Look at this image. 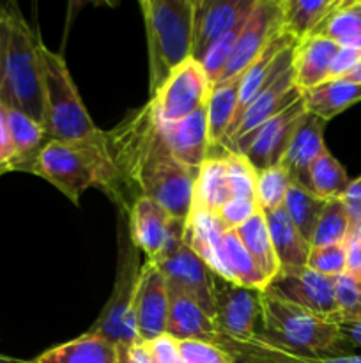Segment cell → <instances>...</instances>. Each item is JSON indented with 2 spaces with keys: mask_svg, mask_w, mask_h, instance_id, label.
<instances>
[{
  "mask_svg": "<svg viewBox=\"0 0 361 363\" xmlns=\"http://www.w3.org/2000/svg\"><path fill=\"white\" fill-rule=\"evenodd\" d=\"M105 142L117 172L115 204L120 211H130L138 197H149L172 218L186 222L197 172L173 158L151 99L105 131Z\"/></svg>",
  "mask_w": 361,
  "mask_h": 363,
  "instance_id": "obj_1",
  "label": "cell"
},
{
  "mask_svg": "<svg viewBox=\"0 0 361 363\" xmlns=\"http://www.w3.org/2000/svg\"><path fill=\"white\" fill-rule=\"evenodd\" d=\"M30 174L52 183L76 206L88 188H99L115 202L117 172L101 130L80 140H50L32 163Z\"/></svg>",
  "mask_w": 361,
  "mask_h": 363,
  "instance_id": "obj_2",
  "label": "cell"
},
{
  "mask_svg": "<svg viewBox=\"0 0 361 363\" xmlns=\"http://www.w3.org/2000/svg\"><path fill=\"white\" fill-rule=\"evenodd\" d=\"M260 335L275 346L306 357H338L353 353V347L342 335V323L292 303L273 287L260 291Z\"/></svg>",
  "mask_w": 361,
  "mask_h": 363,
  "instance_id": "obj_3",
  "label": "cell"
},
{
  "mask_svg": "<svg viewBox=\"0 0 361 363\" xmlns=\"http://www.w3.org/2000/svg\"><path fill=\"white\" fill-rule=\"evenodd\" d=\"M149 50V91L158 92L173 69L191 59L195 0H142Z\"/></svg>",
  "mask_w": 361,
  "mask_h": 363,
  "instance_id": "obj_4",
  "label": "cell"
},
{
  "mask_svg": "<svg viewBox=\"0 0 361 363\" xmlns=\"http://www.w3.org/2000/svg\"><path fill=\"white\" fill-rule=\"evenodd\" d=\"M11 34L7 46L0 103L20 110L42 124V74L39 60V38L25 20L16 4H9Z\"/></svg>",
  "mask_w": 361,
  "mask_h": 363,
  "instance_id": "obj_5",
  "label": "cell"
},
{
  "mask_svg": "<svg viewBox=\"0 0 361 363\" xmlns=\"http://www.w3.org/2000/svg\"><path fill=\"white\" fill-rule=\"evenodd\" d=\"M39 60L42 74V126L50 140H80L98 133L99 128L92 123L60 53L39 41Z\"/></svg>",
  "mask_w": 361,
  "mask_h": 363,
  "instance_id": "obj_6",
  "label": "cell"
},
{
  "mask_svg": "<svg viewBox=\"0 0 361 363\" xmlns=\"http://www.w3.org/2000/svg\"><path fill=\"white\" fill-rule=\"evenodd\" d=\"M142 252L131 243L127 230L124 233L122 222L119 223V262L113 291L106 301L99 318L91 326L88 333L103 337L115 344L120 351L138 344L137 328H134L133 303L137 293L138 277L142 269Z\"/></svg>",
  "mask_w": 361,
  "mask_h": 363,
  "instance_id": "obj_7",
  "label": "cell"
},
{
  "mask_svg": "<svg viewBox=\"0 0 361 363\" xmlns=\"http://www.w3.org/2000/svg\"><path fill=\"white\" fill-rule=\"evenodd\" d=\"M209 91L211 84L205 77L204 67L195 59H188L172 71L158 92L151 96V101L161 123H177L204 108Z\"/></svg>",
  "mask_w": 361,
  "mask_h": 363,
  "instance_id": "obj_8",
  "label": "cell"
},
{
  "mask_svg": "<svg viewBox=\"0 0 361 363\" xmlns=\"http://www.w3.org/2000/svg\"><path fill=\"white\" fill-rule=\"evenodd\" d=\"M303 112L304 105L303 96H301L299 99L285 106L282 112L265 121L257 130H253L246 137L241 138L239 142H236L232 147H229V151H236L246 156L258 172L269 169V167L278 165L282 162L283 155H285L290 137L296 130L297 119L303 116Z\"/></svg>",
  "mask_w": 361,
  "mask_h": 363,
  "instance_id": "obj_9",
  "label": "cell"
},
{
  "mask_svg": "<svg viewBox=\"0 0 361 363\" xmlns=\"http://www.w3.org/2000/svg\"><path fill=\"white\" fill-rule=\"evenodd\" d=\"M214 323L219 332L232 340H248L260 333V291L214 279Z\"/></svg>",
  "mask_w": 361,
  "mask_h": 363,
  "instance_id": "obj_10",
  "label": "cell"
},
{
  "mask_svg": "<svg viewBox=\"0 0 361 363\" xmlns=\"http://www.w3.org/2000/svg\"><path fill=\"white\" fill-rule=\"evenodd\" d=\"M151 262V261H149ZM152 264L158 266L170 287L190 296L200 308L214 319V279L216 275L188 245H180Z\"/></svg>",
  "mask_w": 361,
  "mask_h": 363,
  "instance_id": "obj_11",
  "label": "cell"
},
{
  "mask_svg": "<svg viewBox=\"0 0 361 363\" xmlns=\"http://www.w3.org/2000/svg\"><path fill=\"white\" fill-rule=\"evenodd\" d=\"M280 32H282L280 0H257L218 82L241 77L248 66L264 52L268 43Z\"/></svg>",
  "mask_w": 361,
  "mask_h": 363,
  "instance_id": "obj_12",
  "label": "cell"
},
{
  "mask_svg": "<svg viewBox=\"0 0 361 363\" xmlns=\"http://www.w3.org/2000/svg\"><path fill=\"white\" fill-rule=\"evenodd\" d=\"M168 282L158 266L145 261L138 277L134 293V328L140 342H151L166 333L168 319Z\"/></svg>",
  "mask_w": 361,
  "mask_h": 363,
  "instance_id": "obj_13",
  "label": "cell"
},
{
  "mask_svg": "<svg viewBox=\"0 0 361 363\" xmlns=\"http://www.w3.org/2000/svg\"><path fill=\"white\" fill-rule=\"evenodd\" d=\"M255 4L257 0H195L191 59L198 62L219 38L248 20Z\"/></svg>",
  "mask_w": 361,
  "mask_h": 363,
  "instance_id": "obj_14",
  "label": "cell"
},
{
  "mask_svg": "<svg viewBox=\"0 0 361 363\" xmlns=\"http://www.w3.org/2000/svg\"><path fill=\"white\" fill-rule=\"evenodd\" d=\"M269 287L278 291L292 303L340 323L333 277H326L310 268H301L278 273Z\"/></svg>",
  "mask_w": 361,
  "mask_h": 363,
  "instance_id": "obj_15",
  "label": "cell"
},
{
  "mask_svg": "<svg viewBox=\"0 0 361 363\" xmlns=\"http://www.w3.org/2000/svg\"><path fill=\"white\" fill-rule=\"evenodd\" d=\"M326 121L314 113L303 112L297 119L296 130L290 137L287 151L280 165L289 174L290 184L310 190V167L315 160L328 151L324 144Z\"/></svg>",
  "mask_w": 361,
  "mask_h": 363,
  "instance_id": "obj_16",
  "label": "cell"
},
{
  "mask_svg": "<svg viewBox=\"0 0 361 363\" xmlns=\"http://www.w3.org/2000/svg\"><path fill=\"white\" fill-rule=\"evenodd\" d=\"M301 96H303V92L296 87V84H294L292 67H289V69L283 71L273 84H269L268 87L250 103V106L244 110L243 116H241L239 119H237V123L229 130L222 147H232L236 142H239L241 138L246 137L248 133L257 130V128L262 126L265 121L271 119V117L276 116L278 112H282L285 106H289L290 103L299 99Z\"/></svg>",
  "mask_w": 361,
  "mask_h": 363,
  "instance_id": "obj_17",
  "label": "cell"
},
{
  "mask_svg": "<svg viewBox=\"0 0 361 363\" xmlns=\"http://www.w3.org/2000/svg\"><path fill=\"white\" fill-rule=\"evenodd\" d=\"M227 229L218 215L202 206L191 204V211L184 225V245L191 248L216 277L229 280L223 255V236Z\"/></svg>",
  "mask_w": 361,
  "mask_h": 363,
  "instance_id": "obj_18",
  "label": "cell"
},
{
  "mask_svg": "<svg viewBox=\"0 0 361 363\" xmlns=\"http://www.w3.org/2000/svg\"><path fill=\"white\" fill-rule=\"evenodd\" d=\"M172 216L156 201L138 197L127 211V234L145 259L154 262L163 254Z\"/></svg>",
  "mask_w": 361,
  "mask_h": 363,
  "instance_id": "obj_19",
  "label": "cell"
},
{
  "mask_svg": "<svg viewBox=\"0 0 361 363\" xmlns=\"http://www.w3.org/2000/svg\"><path fill=\"white\" fill-rule=\"evenodd\" d=\"M161 130L173 158L197 172L202 163L207 160L211 149L205 106L177 123H161Z\"/></svg>",
  "mask_w": 361,
  "mask_h": 363,
  "instance_id": "obj_20",
  "label": "cell"
},
{
  "mask_svg": "<svg viewBox=\"0 0 361 363\" xmlns=\"http://www.w3.org/2000/svg\"><path fill=\"white\" fill-rule=\"evenodd\" d=\"M168 294L166 335L173 337L176 340H202L218 346L222 340V332L214 319L176 287L168 286Z\"/></svg>",
  "mask_w": 361,
  "mask_h": 363,
  "instance_id": "obj_21",
  "label": "cell"
},
{
  "mask_svg": "<svg viewBox=\"0 0 361 363\" xmlns=\"http://www.w3.org/2000/svg\"><path fill=\"white\" fill-rule=\"evenodd\" d=\"M338 50V43L321 35H310L297 41L294 45L290 64L296 87L301 92H306L328 80L329 67Z\"/></svg>",
  "mask_w": 361,
  "mask_h": 363,
  "instance_id": "obj_22",
  "label": "cell"
},
{
  "mask_svg": "<svg viewBox=\"0 0 361 363\" xmlns=\"http://www.w3.org/2000/svg\"><path fill=\"white\" fill-rule=\"evenodd\" d=\"M222 347L229 351L236 363H361V354H338V357H306L282 350L257 333L248 340H232L225 337Z\"/></svg>",
  "mask_w": 361,
  "mask_h": 363,
  "instance_id": "obj_23",
  "label": "cell"
},
{
  "mask_svg": "<svg viewBox=\"0 0 361 363\" xmlns=\"http://www.w3.org/2000/svg\"><path fill=\"white\" fill-rule=\"evenodd\" d=\"M262 213L268 222L269 236H271L273 248H275V255L280 264V273L306 268L311 247L289 218L285 209L278 208L275 211Z\"/></svg>",
  "mask_w": 361,
  "mask_h": 363,
  "instance_id": "obj_24",
  "label": "cell"
},
{
  "mask_svg": "<svg viewBox=\"0 0 361 363\" xmlns=\"http://www.w3.org/2000/svg\"><path fill=\"white\" fill-rule=\"evenodd\" d=\"M6 119L7 133L14 151V172H30L34 160L50 142L48 133L41 123L20 110L7 108Z\"/></svg>",
  "mask_w": 361,
  "mask_h": 363,
  "instance_id": "obj_25",
  "label": "cell"
},
{
  "mask_svg": "<svg viewBox=\"0 0 361 363\" xmlns=\"http://www.w3.org/2000/svg\"><path fill=\"white\" fill-rule=\"evenodd\" d=\"M35 363H120V350L110 340L85 333L66 344L45 351Z\"/></svg>",
  "mask_w": 361,
  "mask_h": 363,
  "instance_id": "obj_26",
  "label": "cell"
},
{
  "mask_svg": "<svg viewBox=\"0 0 361 363\" xmlns=\"http://www.w3.org/2000/svg\"><path fill=\"white\" fill-rule=\"evenodd\" d=\"M360 101L361 84H354L347 78L326 80L317 87L303 92L304 112L314 113L326 123Z\"/></svg>",
  "mask_w": 361,
  "mask_h": 363,
  "instance_id": "obj_27",
  "label": "cell"
},
{
  "mask_svg": "<svg viewBox=\"0 0 361 363\" xmlns=\"http://www.w3.org/2000/svg\"><path fill=\"white\" fill-rule=\"evenodd\" d=\"M340 4L342 0H280L282 32L294 43L303 41Z\"/></svg>",
  "mask_w": 361,
  "mask_h": 363,
  "instance_id": "obj_28",
  "label": "cell"
},
{
  "mask_svg": "<svg viewBox=\"0 0 361 363\" xmlns=\"http://www.w3.org/2000/svg\"><path fill=\"white\" fill-rule=\"evenodd\" d=\"M243 77V74H241ZM241 77L230 78V80L218 82V84L211 85L209 91L207 103H205V113H207V133H209V144L212 145H223L229 131L230 124H232L234 116H236L237 108V98H239V85Z\"/></svg>",
  "mask_w": 361,
  "mask_h": 363,
  "instance_id": "obj_29",
  "label": "cell"
},
{
  "mask_svg": "<svg viewBox=\"0 0 361 363\" xmlns=\"http://www.w3.org/2000/svg\"><path fill=\"white\" fill-rule=\"evenodd\" d=\"M232 199L225 160L222 156H207L195 176L193 204L202 206L218 215L219 209Z\"/></svg>",
  "mask_w": 361,
  "mask_h": 363,
  "instance_id": "obj_30",
  "label": "cell"
},
{
  "mask_svg": "<svg viewBox=\"0 0 361 363\" xmlns=\"http://www.w3.org/2000/svg\"><path fill=\"white\" fill-rule=\"evenodd\" d=\"M236 233L239 236V240L243 241L246 252L251 255L255 264L260 268V272L264 273L265 279L269 280V286H271V282L280 273V264L275 255L271 236H269L268 222H265V216L262 213V209H258L243 225L237 227Z\"/></svg>",
  "mask_w": 361,
  "mask_h": 363,
  "instance_id": "obj_31",
  "label": "cell"
},
{
  "mask_svg": "<svg viewBox=\"0 0 361 363\" xmlns=\"http://www.w3.org/2000/svg\"><path fill=\"white\" fill-rule=\"evenodd\" d=\"M223 255H225V266L229 272V282L248 287V289H268L269 280L255 264L236 230H227L223 236Z\"/></svg>",
  "mask_w": 361,
  "mask_h": 363,
  "instance_id": "obj_32",
  "label": "cell"
},
{
  "mask_svg": "<svg viewBox=\"0 0 361 363\" xmlns=\"http://www.w3.org/2000/svg\"><path fill=\"white\" fill-rule=\"evenodd\" d=\"M324 206L326 201L317 197L314 191L306 190L303 186H297V184H290L282 208L285 209V213L292 220L294 225L297 227V230L303 234L304 240L310 243L315 225H317L319 216H321Z\"/></svg>",
  "mask_w": 361,
  "mask_h": 363,
  "instance_id": "obj_33",
  "label": "cell"
},
{
  "mask_svg": "<svg viewBox=\"0 0 361 363\" xmlns=\"http://www.w3.org/2000/svg\"><path fill=\"white\" fill-rule=\"evenodd\" d=\"M349 183L343 165L329 151L319 156L310 167V191L322 201L342 199Z\"/></svg>",
  "mask_w": 361,
  "mask_h": 363,
  "instance_id": "obj_34",
  "label": "cell"
},
{
  "mask_svg": "<svg viewBox=\"0 0 361 363\" xmlns=\"http://www.w3.org/2000/svg\"><path fill=\"white\" fill-rule=\"evenodd\" d=\"M349 236L350 222L342 199L326 201L324 209H322L317 225H315L314 236L310 240V247L317 248L345 243Z\"/></svg>",
  "mask_w": 361,
  "mask_h": 363,
  "instance_id": "obj_35",
  "label": "cell"
},
{
  "mask_svg": "<svg viewBox=\"0 0 361 363\" xmlns=\"http://www.w3.org/2000/svg\"><path fill=\"white\" fill-rule=\"evenodd\" d=\"M311 35L328 38L340 46H345L347 43L361 35V16L347 6V0H342L340 7L326 16Z\"/></svg>",
  "mask_w": 361,
  "mask_h": 363,
  "instance_id": "obj_36",
  "label": "cell"
},
{
  "mask_svg": "<svg viewBox=\"0 0 361 363\" xmlns=\"http://www.w3.org/2000/svg\"><path fill=\"white\" fill-rule=\"evenodd\" d=\"M222 158L225 160L227 172H229L232 197L255 199L257 201L258 170L251 165L250 160L244 155H241V152L229 151L225 147H222Z\"/></svg>",
  "mask_w": 361,
  "mask_h": 363,
  "instance_id": "obj_37",
  "label": "cell"
},
{
  "mask_svg": "<svg viewBox=\"0 0 361 363\" xmlns=\"http://www.w3.org/2000/svg\"><path fill=\"white\" fill-rule=\"evenodd\" d=\"M289 186V174L280 163L265 170H260L257 179L258 208L262 211H275V209L282 208Z\"/></svg>",
  "mask_w": 361,
  "mask_h": 363,
  "instance_id": "obj_38",
  "label": "cell"
},
{
  "mask_svg": "<svg viewBox=\"0 0 361 363\" xmlns=\"http://www.w3.org/2000/svg\"><path fill=\"white\" fill-rule=\"evenodd\" d=\"M336 307L340 323L361 321V280L349 273H342L335 279Z\"/></svg>",
  "mask_w": 361,
  "mask_h": 363,
  "instance_id": "obj_39",
  "label": "cell"
},
{
  "mask_svg": "<svg viewBox=\"0 0 361 363\" xmlns=\"http://www.w3.org/2000/svg\"><path fill=\"white\" fill-rule=\"evenodd\" d=\"M345 266H347L345 243L310 248L306 268L314 269V272L317 273H322V275L326 277H333V279H336V277H340L342 273H345Z\"/></svg>",
  "mask_w": 361,
  "mask_h": 363,
  "instance_id": "obj_40",
  "label": "cell"
},
{
  "mask_svg": "<svg viewBox=\"0 0 361 363\" xmlns=\"http://www.w3.org/2000/svg\"><path fill=\"white\" fill-rule=\"evenodd\" d=\"M179 351L183 363H236L229 351L202 340H179Z\"/></svg>",
  "mask_w": 361,
  "mask_h": 363,
  "instance_id": "obj_41",
  "label": "cell"
},
{
  "mask_svg": "<svg viewBox=\"0 0 361 363\" xmlns=\"http://www.w3.org/2000/svg\"><path fill=\"white\" fill-rule=\"evenodd\" d=\"M258 202L255 199L232 197L218 213V218L222 220L223 227L227 230H236L243 225L246 220H250L258 211Z\"/></svg>",
  "mask_w": 361,
  "mask_h": 363,
  "instance_id": "obj_42",
  "label": "cell"
},
{
  "mask_svg": "<svg viewBox=\"0 0 361 363\" xmlns=\"http://www.w3.org/2000/svg\"><path fill=\"white\" fill-rule=\"evenodd\" d=\"M147 351L149 363H183L179 351V340L170 335H161L151 342H142Z\"/></svg>",
  "mask_w": 361,
  "mask_h": 363,
  "instance_id": "obj_43",
  "label": "cell"
},
{
  "mask_svg": "<svg viewBox=\"0 0 361 363\" xmlns=\"http://www.w3.org/2000/svg\"><path fill=\"white\" fill-rule=\"evenodd\" d=\"M361 50L349 48V46H340L338 53L333 59L331 67H329L328 80H336V78H345L354 67L360 64Z\"/></svg>",
  "mask_w": 361,
  "mask_h": 363,
  "instance_id": "obj_44",
  "label": "cell"
},
{
  "mask_svg": "<svg viewBox=\"0 0 361 363\" xmlns=\"http://www.w3.org/2000/svg\"><path fill=\"white\" fill-rule=\"evenodd\" d=\"M6 112L7 108L0 103V176L14 172V151L9 140V133H7Z\"/></svg>",
  "mask_w": 361,
  "mask_h": 363,
  "instance_id": "obj_45",
  "label": "cell"
},
{
  "mask_svg": "<svg viewBox=\"0 0 361 363\" xmlns=\"http://www.w3.org/2000/svg\"><path fill=\"white\" fill-rule=\"evenodd\" d=\"M343 206H345L347 216L350 222V233L354 227L361 222V176L357 179H353L347 186L345 194L342 197Z\"/></svg>",
  "mask_w": 361,
  "mask_h": 363,
  "instance_id": "obj_46",
  "label": "cell"
},
{
  "mask_svg": "<svg viewBox=\"0 0 361 363\" xmlns=\"http://www.w3.org/2000/svg\"><path fill=\"white\" fill-rule=\"evenodd\" d=\"M11 34V18H9V4H0V92L4 85V71H6V57L7 46H9Z\"/></svg>",
  "mask_w": 361,
  "mask_h": 363,
  "instance_id": "obj_47",
  "label": "cell"
},
{
  "mask_svg": "<svg viewBox=\"0 0 361 363\" xmlns=\"http://www.w3.org/2000/svg\"><path fill=\"white\" fill-rule=\"evenodd\" d=\"M345 250H347V266L345 273L356 277L361 280V243L356 238L349 236L345 241Z\"/></svg>",
  "mask_w": 361,
  "mask_h": 363,
  "instance_id": "obj_48",
  "label": "cell"
},
{
  "mask_svg": "<svg viewBox=\"0 0 361 363\" xmlns=\"http://www.w3.org/2000/svg\"><path fill=\"white\" fill-rule=\"evenodd\" d=\"M120 363H149L147 351L142 342L120 351Z\"/></svg>",
  "mask_w": 361,
  "mask_h": 363,
  "instance_id": "obj_49",
  "label": "cell"
},
{
  "mask_svg": "<svg viewBox=\"0 0 361 363\" xmlns=\"http://www.w3.org/2000/svg\"><path fill=\"white\" fill-rule=\"evenodd\" d=\"M342 335L350 347H361V321L360 323H342Z\"/></svg>",
  "mask_w": 361,
  "mask_h": 363,
  "instance_id": "obj_50",
  "label": "cell"
},
{
  "mask_svg": "<svg viewBox=\"0 0 361 363\" xmlns=\"http://www.w3.org/2000/svg\"><path fill=\"white\" fill-rule=\"evenodd\" d=\"M345 78L347 80L354 82V84H361V60H360V64H357V66L354 67V69L350 71Z\"/></svg>",
  "mask_w": 361,
  "mask_h": 363,
  "instance_id": "obj_51",
  "label": "cell"
},
{
  "mask_svg": "<svg viewBox=\"0 0 361 363\" xmlns=\"http://www.w3.org/2000/svg\"><path fill=\"white\" fill-rule=\"evenodd\" d=\"M0 363H35L34 360H20V358H11L6 354H0Z\"/></svg>",
  "mask_w": 361,
  "mask_h": 363,
  "instance_id": "obj_52",
  "label": "cell"
},
{
  "mask_svg": "<svg viewBox=\"0 0 361 363\" xmlns=\"http://www.w3.org/2000/svg\"><path fill=\"white\" fill-rule=\"evenodd\" d=\"M347 6L361 16V0H347Z\"/></svg>",
  "mask_w": 361,
  "mask_h": 363,
  "instance_id": "obj_53",
  "label": "cell"
},
{
  "mask_svg": "<svg viewBox=\"0 0 361 363\" xmlns=\"http://www.w3.org/2000/svg\"><path fill=\"white\" fill-rule=\"evenodd\" d=\"M350 236H353V238H356V240L360 241V243H361V222L357 223L356 227H354V229H353V233H350Z\"/></svg>",
  "mask_w": 361,
  "mask_h": 363,
  "instance_id": "obj_54",
  "label": "cell"
}]
</instances>
